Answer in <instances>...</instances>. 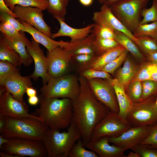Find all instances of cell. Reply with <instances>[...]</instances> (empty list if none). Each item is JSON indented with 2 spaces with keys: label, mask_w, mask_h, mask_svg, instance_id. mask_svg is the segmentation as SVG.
I'll return each instance as SVG.
<instances>
[{
  "label": "cell",
  "mask_w": 157,
  "mask_h": 157,
  "mask_svg": "<svg viewBox=\"0 0 157 157\" xmlns=\"http://www.w3.org/2000/svg\"><path fill=\"white\" fill-rule=\"evenodd\" d=\"M78 77L80 92L73 100L72 119L80 132L85 147L90 140L93 129L110 110L94 95L87 79L81 74Z\"/></svg>",
  "instance_id": "1"
},
{
  "label": "cell",
  "mask_w": 157,
  "mask_h": 157,
  "mask_svg": "<svg viewBox=\"0 0 157 157\" xmlns=\"http://www.w3.org/2000/svg\"><path fill=\"white\" fill-rule=\"evenodd\" d=\"M39 107L34 114L40 117L49 128L60 130L68 128L72 118L73 100L68 98L39 96Z\"/></svg>",
  "instance_id": "2"
},
{
  "label": "cell",
  "mask_w": 157,
  "mask_h": 157,
  "mask_svg": "<svg viewBox=\"0 0 157 157\" xmlns=\"http://www.w3.org/2000/svg\"><path fill=\"white\" fill-rule=\"evenodd\" d=\"M67 131L49 128L45 132L42 141L48 157H67L72 147L79 138L80 132L72 119Z\"/></svg>",
  "instance_id": "3"
},
{
  "label": "cell",
  "mask_w": 157,
  "mask_h": 157,
  "mask_svg": "<svg viewBox=\"0 0 157 157\" xmlns=\"http://www.w3.org/2000/svg\"><path fill=\"white\" fill-rule=\"evenodd\" d=\"M4 118L5 124L0 130V135L8 139L23 138L42 140L45 132L49 128L35 118Z\"/></svg>",
  "instance_id": "4"
},
{
  "label": "cell",
  "mask_w": 157,
  "mask_h": 157,
  "mask_svg": "<svg viewBox=\"0 0 157 157\" xmlns=\"http://www.w3.org/2000/svg\"><path fill=\"white\" fill-rule=\"evenodd\" d=\"M78 76L67 74L56 78H50L40 90L41 94L47 98H68L72 100L79 95L80 86Z\"/></svg>",
  "instance_id": "5"
},
{
  "label": "cell",
  "mask_w": 157,
  "mask_h": 157,
  "mask_svg": "<svg viewBox=\"0 0 157 157\" xmlns=\"http://www.w3.org/2000/svg\"><path fill=\"white\" fill-rule=\"evenodd\" d=\"M148 0H120L109 6L113 14L133 33L142 20L141 13Z\"/></svg>",
  "instance_id": "6"
},
{
  "label": "cell",
  "mask_w": 157,
  "mask_h": 157,
  "mask_svg": "<svg viewBox=\"0 0 157 157\" xmlns=\"http://www.w3.org/2000/svg\"><path fill=\"white\" fill-rule=\"evenodd\" d=\"M151 96L144 101L133 103L126 118L132 126H154L157 124L156 99Z\"/></svg>",
  "instance_id": "7"
},
{
  "label": "cell",
  "mask_w": 157,
  "mask_h": 157,
  "mask_svg": "<svg viewBox=\"0 0 157 157\" xmlns=\"http://www.w3.org/2000/svg\"><path fill=\"white\" fill-rule=\"evenodd\" d=\"M0 147L1 151L19 157L47 156V151L42 140L34 139L13 138Z\"/></svg>",
  "instance_id": "8"
},
{
  "label": "cell",
  "mask_w": 157,
  "mask_h": 157,
  "mask_svg": "<svg viewBox=\"0 0 157 157\" xmlns=\"http://www.w3.org/2000/svg\"><path fill=\"white\" fill-rule=\"evenodd\" d=\"M111 78H96L87 80L95 98L110 111L118 114L119 107Z\"/></svg>",
  "instance_id": "9"
},
{
  "label": "cell",
  "mask_w": 157,
  "mask_h": 157,
  "mask_svg": "<svg viewBox=\"0 0 157 157\" xmlns=\"http://www.w3.org/2000/svg\"><path fill=\"white\" fill-rule=\"evenodd\" d=\"M73 56L69 50L61 47L48 52L46 57L49 76L56 78L68 74L73 63Z\"/></svg>",
  "instance_id": "10"
},
{
  "label": "cell",
  "mask_w": 157,
  "mask_h": 157,
  "mask_svg": "<svg viewBox=\"0 0 157 157\" xmlns=\"http://www.w3.org/2000/svg\"><path fill=\"white\" fill-rule=\"evenodd\" d=\"M131 127L118 114L109 110L104 118L94 129L91 138L104 136L117 137Z\"/></svg>",
  "instance_id": "11"
},
{
  "label": "cell",
  "mask_w": 157,
  "mask_h": 157,
  "mask_svg": "<svg viewBox=\"0 0 157 157\" xmlns=\"http://www.w3.org/2000/svg\"><path fill=\"white\" fill-rule=\"evenodd\" d=\"M25 101L21 102L15 98L7 90L0 95V115L14 118L32 117L43 122L40 117L29 114Z\"/></svg>",
  "instance_id": "12"
},
{
  "label": "cell",
  "mask_w": 157,
  "mask_h": 157,
  "mask_svg": "<svg viewBox=\"0 0 157 157\" xmlns=\"http://www.w3.org/2000/svg\"><path fill=\"white\" fill-rule=\"evenodd\" d=\"M42 11L38 8L19 5L15 6L13 11L19 19L51 38L52 34L51 28L44 21Z\"/></svg>",
  "instance_id": "13"
},
{
  "label": "cell",
  "mask_w": 157,
  "mask_h": 157,
  "mask_svg": "<svg viewBox=\"0 0 157 157\" xmlns=\"http://www.w3.org/2000/svg\"><path fill=\"white\" fill-rule=\"evenodd\" d=\"M154 126H132L117 137H110L109 142L125 151L139 144L149 134Z\"/></svg>",
  "instance_id": "14"
},
{
  "label": "cell",
  "mask_w": 157,
  "mask_h": 157,
  "mask_svg": "<svg viewBox=\"0 0 157 157\" xmlns=\"http://www.w3.org/2000/svg\"><path fill=\"white\" fill-rule=\"evenodd\" d=\"M26 47L35 64L34 70L30 77L35 81L41 77L43 85H46L51 77L47 73V59L43 51L40 48V43L32 38L31 41L28 42Z\"/></svg>",
  "instance_id": "15"
},
{
  "label": "cell",
  "mask_w": 157,
  "mask_h": 157,
  "mask_svg": "<svg viewBox=\"0 0 157 157\" xmlns=\"http://www.w3.org/2000/svg\"><path fill=\"white\" fill-rule=\"evenodd\" d=\"M92 19L95 23L105 25L124 33L130 38L138 46H139L137 39L115 16L109 7L106 4H102L99 11L94 12Z\"/></svg>",
  "instance_id": "16"
},
{
  "label": "cell",
  "mask_w": 157,
  "mask_h": 157,
  "mask_svg": "<svg viewBox=\"0 0 157 157\" xmlns=\"http://www.w3.org/2000/svg\"><path fill=\"white\" fill-rule=\"evenodd\" d=\"M110 137L91 138L86 147L94 151L100 157H124L125 151L121 148L109 143Z\"/></svg>",
  "instance_id": "17"
},
{
  "label": "cell",
  "mask_w": 157,
  "mask_h": 157,
  "mask_svg": "<svg viewBox=\"0 0 157 157\" xmlns=\"http://www.w3.org/2000/svg\"><path fill=\"white\" fill-rule=\"evenodd\" d=\"M19 20L24 26L21 31L30 34L34 40L44 46L48 52H51L58 47H63L69 50L73 44V42H65L63 40H54L27 22L19 19Z\"/></svg>",
  "instance_id": "18"
},
{
  "label": "cell",
  "mask_w": 157,
  "mask_h": 157,
  "mask_svg": "<svg viewBox=\"0 0 157 157\" xmlns=\"http://www.w3.org/2000/svg\"><path fill=\"white\" fill-rule=\"evenodd\" d=\"M31 78L30 76H22L19 74L7 78L2 85L16 99L23 102V96L27 88L33 87Z\"/></svg>",
  "instance_id": "19"
},
{
  "label": "cell",
  "mask_w": 157,
  "mask_h": 157,
  "mask_svg": "<svg viewBox=\"0 0 157 157\" xmlns=\"http://www.w3.org/2000/svg\"><path fill=\"white\" fill-rule=\"evenodd\" d=\"M59 22L60 28L56 33L52 34V39L62 36L69 37L70 42H74L82 40L88 36L92 32L94 24H90L81 28H76L72 27L66 24L60 17L57 16H53Z\"/></svg>",
  "instance_id": "20"
},
{
  "label": "cell",
  "mask_w": 157,
  "mask_h": 157,
  "mask_svg": "<svg viewBox=\"0 0 157 157\" xmlns=\"http://www.w3.org/2000/svg\"><path fill=\"white\" fill-rule=\"evenodd\" d=\"M125 49L123 46L120 45L98 56L87 64L78 68V71L80 73L88 69L102 70L107 65L117 58Z\"/></svg>",
  "instance_id": "21"
},
{
  "label": "cell",
  "mask_w": 157,
  "mask_h": 157,
  "mask_svg": "<svg viewBox=\"0 0 157 157\" xmlns=\"http://www.w3.org/2000/svg\"><path fill=\"white\" fill-rule=\"evenodd\" d=\"M20 35L16 36L10 37L3 34L9 45L20 55L22 64L28 66L33 62V59L26 49L29 40L26 36L24 32L20 31Z\"/></svg>",
  "instance_id": "22"
},
{
  "label": "cell",
  "mask_w": 157,
  "mask_h": 157,
  "mask_svg": "<svg viewBox=\"0 0 157 157\" xmlns=\"http://www.w3.org/2000/svg\"><path fill=\"white\" fill-rule=\"evenodd\" d=\"M111 83L114 88L119 107V116L126 121L127 115L133 103L127 94L123 85L116 78H111Z\"/></svg>",
  "instance_id": "23"
},
{
  "label": "cell",
  "mask_w": 157,
  "mask_h": 157,
  "mask_svg": "<svg viewBox=\"0 0 157 157\" xmlns=\"http://www.w3.org/2000/svg\"><path fill=\"white\" fill-rule=\"evenodd\" d=\"M140 66H138L127 56L123 67L118 71L116 78L126 91L129 83L133 79Z\"/></svg>",
  "instance_id": "24"
},
{
  "label": "cell",
  "mask_w": 157,
  "mask_h": 157,
  "mask_svg": "<svg viewBox=\"0 0 157 157\" xmlns=\"http://www.w3.org/2000/svg\"><path fill=\"white\" fill-rule=\"evenodd\" d=\"M115 40L120 45L129 52L135 59L141 63L144 61V55L140 51L137 45L129 36L120 31L115 30Z\"/></svg>",
  "instance_id": "25"
},
{
  "label": "cell",
  "mask_w": 157,
  "mask_h": 157,
  "mask_svg": "<svg viewBox=\"0 0 157 157\" xmlns=\"http://www.w3.org/2000/svg\"><path fill=\"white\" fill-rule=\"evenodd\" d=\"M0 60L8 61L17 67L22 64L20 55L9 45L2 34L0 38Z\"/></svg>",
  "instance_id": "26"
},
{
  "label": "cell",
  "mask_w": 157,
  "mask_h": 157,
  "mask_svg": "<svg viewBox=\"0 0 157 157\" xmlns=\"http://www.w3.org/2000/svg\"><path fill=\"white\" fill-rule=\"evenodd\" d=\"M94 38V35L91 33L85 38L73 42L72 47L69 50L73 56L83 54L97 56L95 53L93 45V42Z\"/></svg>",
  "instance_id": "27"
},
{
  "label": "cell",
  "mask_w": 157,
  "mask_h": 157,
  "mask_svg": "<svg viewBox=\"0 0 157 157\" xmlns=\"http://www.w3.org/2000/svg\"><path fill=\"white\" fill-rule=\"evenodd\" d=\"M120 45L115 39L101 38L95 37L93 42L94 50L97 56Z\"/></svg>",
  "instance_id": "28"
},
{
  "label": "cell",
  "mask_w": 157,
  "mask_h": 157,
  "mask_svg": "<svg viewBox=\"0 0 157 157\" xmlns=\"http://www.w3.org/2000/svg\"><path fill=\"white\" fill-rule=\"evenodd\" d=\"M7 6L13 11L17 5L24 7L38 8L43 11L47 9L49 5L48 0H4Z\"/></svg>",
  "instance_id": "29"
},
{
  "label": "cell",
  "mask_w": 157,
  "mask_h": 157,
  "mask_svg": "<svg viewBox=\"0 0 157 157\" xmlns=\"http://www.w3.org/2000/svg\"><path fill=\"white\" fill-rule=\"evenodd\" d=\"M49 5L47 9L53 16H57L65 21L67 6L70 0H48Z\"/></svg>",
  "instance_id": "30"
},
{
  "label": "cell",
  "mask_w": 157,
  "mask_h": 157,
  "mask_svg": "<svg viewBox=\"0 0 157 157\" xmlns=\"http://www.w3.org/2000/svg\"><path fill=\"white\" fill-rule=\"evenodd\" d=\"M81 138L78 139L74 144L68 155V157H98L94 151H90L85 148Z\"/></svg>",
  "instance_id": "31"
},
{
  "label": "cell",
  "mask_w": 157,
  "mask_h": 157,
  "mask_svg": "<svg viewBox=\"0 0 157 157\" xmlns=\"http://www.w3.org/2000/svg\"><path fill=\"white\" fill-rule=\"evenodd\" d=\"M132 33L136 38L140 36H147L155 38L157 36V22L139 24Z\"/></svg>",
  "instance_id": "32"
},
{
  "label": "cell",
  "mask_w": 157,
  "mask_h": 157,
  "mask_svg": "<svg viewBox=\"0 0 157 157\" xmlns=\"http://www.w3.org/2000/svg\"><path fill=\"white\" fill-rule=\"evenodd\" d=\"M19 69L7 61L0 60V85L8 78L20 74Z\"/></svg>",
  "instance_id": "33"
},
{
  "label": "cell",
  "mask_w": 157,
  "mask_h": 157,
  "mask_svg": "<svg viewBox=\"0 0 157 157\" xmlns=\"http://www.w3.org/2000/svg\"><path fill=\"white\" fill-rule=\"evenodd\" d=\"M126 92L133 103L141 101L142 94V82L132 81L129 84Z\"/></svg>",
  "instance_id": "34"
},
{
  "label": "cell",
  "mask_w": 157,
  "mask_h": 157,
  "mask_svg": "<svg viewBox=\"0 0 157 157\" xmlns=\"http://www.w3.org/2000/svg\"><path fill=\"white\" fill-rule=\"evenodd\" d=\"M136 38L139 42L138 47L145 55L157 51V42L155 38L147 36H140Z\"/></svg>",
  "instance_id": "35"
},
{
  "label": "cell",
  "mask_w": 157,
  "mask_h": 157,
  "mask_svg": "<svg viewBox=\"0 0 157 157\" xmlns=\"http://www.w3.org/2000/svg\"><path fill=\"white\" fill-rule=\"evenodd\" d=\"M92 33L95 37L104 39H115V30L105 25L94 24Z\"/></svg>",
  "instance_id": "36"
},
{
  "label": "cell",
  "mask_w": 157,
  "mask_h": 157,
  "mask_svg": "<svg viewBox=\"0 0 157 157\" xmlns=\"http://www.w3.org/2000/svg\"><path fill=\"white\" fill-rule=\"evenodd\" d=\"M142 17L140 24L157 22V0H153L151 6L149 8H144L141 13Z\"/></svg>",
  "instance_id": "37"
},
{
  "label": "cell",
  "mask_w": 157,
  "mask_h": 157,
  "mask_svg": "<svg viewBox=\"0 0 157 157\" xmlns=\"http://www.w3.org/2000/svg\"><path fill=\"white\" fill-rule=\"evenodd\" d=\"M152 61L143 63L140 66L133 81H140L151 80V74L153 67Z\"/></svg>",
  "instance_id": "38"
},
{
  "label": "cell",
  "mask_w": 157,
  "mask_h": 157,
  "mask_svg": "<svg viewBox=\"0 0 157 157\" xmlns=\"http://www.w3.org/2000/svg\"><path fill=\"white\" fill-rule=\"evenodd\" d=\"M142 94L141 101L146 99L157 91V82L148 80L142 81Z\"/></svg>",
  "instance_id": "39"
},
{
  "label": "cell",
  "mask_w": 157,
  "mask_h": 157,
  "mask_svg": "<svg viewBox=\"0 0 157 157\" xmlns=\"http://www.w3.org/2000/svg\"><path fill=\"white\" fill-rule=\"evenodd\" d=\"M125 49L117 58L107 65L102 70L109 74H113L116 70L124 62L128 53Z\"/></svg>",
  "instance_id": "40"
},
{
  "label": "cell",
  "mask_w": 157,
  "mask_h": 157,
  "mask_svg": "<svg viewBox=\"0 0 157 157\" xmlns=\"http://www.w3.org/2000/svg\"><path fill=\"white\" fill-rule=\"evenodd\" d=\"M139 144L150 148L157 149V124L153 127L148 135Z\"/></svg>",
  "instance_id": "41"
},
{
  "label": "cell",
  "mask_w": 157,
  "mask_h": 157,
  "mask_svg": "<svg viewBox=\"0 0 157 157\" xmlns=\"http://www.w3.org/2000/svg\"><path fill=\"white\" fill-rule=\"evenodd\" d=\"M87 80L100 78L103 79H108L111 78L109 74L102 70H97L94 69H85L80 73Z\"/></svg>",
  "instance_id": "42"
},
{
  "label": "cell",
  "mask_w": 157,
  "mask_h": 157,
  "mask_svg": "<svg viewBox=\"0 0 157 157\" xmlns=\"http://www.w3.org/2000/svg\"><path fill=\"white\" fill-rule=\"evenodd\" d=\"M130 149L138 153L140 157H157V149L150 148L138 144Z\"/></svg>",
  "instance_id": "43"
},
{
  "label": "cell",
  "mask_w": 157,
  "mask_h": 157,
  "mask_svg": "<svg viewBox=\"0 0 157 157\" xmlns=\"http://www.w3.org/2000/svg\"><path fill=\"white\" fill-rule=\"evenodd\" d=\"M14 16L6 13H0V21L7 22L12 25L17 31H21L24 26Z\"/></svg>",
  "instance_id": "44"
},
{
  "label": "cell",
  "mask_w": 157,
  "mask_h": 157,
  "mask_svg": "<svg viewBox=\"0 0 157 157\" xmlns=\"http://www.w3.org/2000/svg\"><path fill=\"white\" fill-rule=\"evenodd\" d=\"M0 31L2 34L8 36H16L20 35V31H17L12 25L7 22H1Z\"/></svg>",
  "instance_id": "45"
},
{
  "label": "cell",
  "mask_w": 157,
  "mask_h": 157,
  "mask_svg": "<svg viewBox=\"0 0 157 157\" xmlns=\"http://www.w3.org/2000/svg\"><path fill=\"white\" fill-rule=\"evenodd\" d=\"M97 57L91 54H79L73 56V61H75L78 64V68L87 64Z\"/></svg>",
  "instance_id": "46"
},
{
  "label": "cell",
  "mask_w": 157,
  "mask_h": 157,
  "mask_svg": "<svg viewBox=\"0 0 157 157\" xmlns=\"http://www.w3.org/2000/svg\"><path fill=\"white\" fill-rule=\"evenodd\" d=\"M0 13H6L15 18H17L15 13L7 6L4 0H0Z\"/></svg>",
  "instance_id": "47"
},
{
  "label": "cell",
  "mask_w": 157,
  "mask_h": 157,
  "mask_svg": "<svg viewBox=\"0 0 157 157\" xmlns=\"http://www.w3.org/2000/svg\"><path fill=\"white\" fill-rule=\"evenodd\" d=\"M151 61L153 62V65L151 72V80L157 82V63Z\"/></svg>",
  "instance_id": "48"
},
{
  "label": "cell",
  "mask_w": 157,
  "mask_h": 157,
  "mask_svg": "<svg viewBox=\"0 0 157 157\" xmlns=\"http://www.w3.org/2000/svg\"><path fill=\"white\" fill-rule=\"evenodd\" d=\"M39 98L36 95L29 97L28 99V103L32 106L37 105L39 103Z\"/></svg>",
  "instance_id": "49"
},
{
  "label": "cell",
  "mask_w": 157,
  "mask_h": 157,
  "mask_svg": "<svg viewBox=\"0 0 157 157\" xmlns=\"http://www.w3.org/2000/svg\"><path fill=\"white\" fill-rule=\"evenodd\" d=\"M146 56L150 60L157 63V51L149 53Z\"/></svg>",
  "instance_id": "50"
},
{
  "label": "cell",
  "mask_w": 157,
  "mask_h": 157,
  "mask_svg": "<svg viewBox=\"0 0 157 157\" xmlns=\"http://www.w3.org/2000/svg\"><path fill=\"white\" fill-rule=\"evenodd\" d=\"M26 93L29 97L36 95L37 92L36 90L33 87H28L26 90Z\"/></svg>",
  "instance_id": "51"
},
{
  "label": "cell",
  "mask_w": 157,
  "mask_h": 157,
  "mask_svg": "<svg viewBox=\"0 0 157 157\" xmlns=\"http://www.w3.org/2000/svg\"><path fill=\"white\" fill-rule=\"evenodd\" d=\"M81 3L85 6H90L93 3V0H79Z\"/></svg>",
  "instance_id": "52"
},
{
  "label": "cell",
  "mask_w": 157,
  "mask_h": 157,
  "mask_svg": "<svg viewBox=\"0 0 157 157\" xmlns=\"http://www.w3.org/2000/svg\"><path fill=\"white\" fill-rule=\"evenodd\" d=\"M0 156L1 157H19L17 156L12 155L2 151L0 152Z\"/></svg>",
  "instance_id": "53"
},
{
  "label": "cell",
  "mask_w": 157,
  "mask_h": 157,
  "mask_svg": "<svg viewBox=\"0 0 157 157\" xmlns=\"http://www.w3.org/2000/svg\"><path fill=\"white\" fill-rule=\"evenodd\" d=\"M9 140V139L6 138L0 135V147L3 144L8 142Z\"/></svg>",
  "instance_id": "54"
},
{
  "label": "cell",
  "mask_w": 157,
  "mask_h": 157,
  "mask_svg": "<svg viewBox=\"0 0 157 157\" xmlns=\"http://www.w3.org/2000/svg\"><path fill=\"white\" fill-rule=\"evenodd\" d=\"M5 124V121L4 117L0 115V130L4 126Z\"/></svg>",
  "instance_id": "55"
},
{
  "label": "cell",
  "mask_w": 157,
  "mask_h": 157,
  "mask_svg": "<svg viewBox=\"0 0 157 157\" xmlns=\"http://www.w3.org/2000/svg\"><path fill=\"white\" fill-rule=\"evenodd\" d=\"M120 0H107L104 3L108 6L115 3Z\"/></svg>",
  "instance_id": "56"
},
{
  "label": "cell",
  "mask_w": 157,
  "mask_h": 157,
  "mask_svg": "<svg viewBox=\"0 0 157 157\" xmlns=\"http://www.w3.org/2000/svg\"><path fill=\"white\" fill-rule=\"evenodd\" d=\"M126 157H140V155L137 153L134 152H131L129 153Z\"/></svg>",
  "instance_id": "57"
},
{
  "label": "cell",
  "mask_w": 157,
  "mask_h": 157,
  "mask_svg": "<svg viewBox=\"0 0 157 157\" xmlns=\"http://www.w3.org/2000/svg\"><path fill=\"white\" fill-rule=\"evenodd\" d=\"M107 0H98L99 2L101 4H103L105 3Z\"/></svg>",
  "instance_id": "58"
},
{
  "label": "cell",
  "mask_w": 157,
  "mask_h": 157,
  "mask_svg": "<svg viewBox=\"0 0 157 157\" xmlns=\"http://www.w3.org/2000/svg\"><path fill=\"white\" fill-rule=\"evenodd\" d=\"M156 107L157 108V98H156Z\"/></svg>",
  "instance_id": "59"
},
{
  "label": "cell",
  "mask_w": 157,
  "mask_h": 157,
  "mask_svg": "<svg viewBox=\"0 0 157 157\" xmlns=\"http://www.w3.org/2000/svg\"><path fill=\"white\" fill-rule=\"evenodd\" d=\"M156 42H157V36L155 38Z\"/></svg>",
  "instance_id": "60"
}]
</instances>
